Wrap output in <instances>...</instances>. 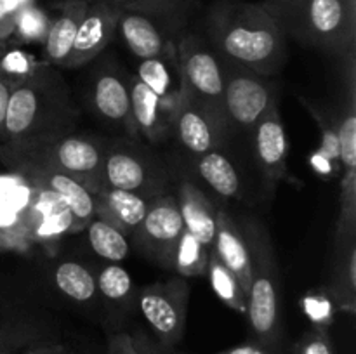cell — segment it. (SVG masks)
Returning a JSON list of instances; mask_svg holds the SVG:
<instances>
[{
	"instance_id": "1",
	"label": "cell",
	"mask_w": 356,
	"mask_h": 354,
	"mask_svg": "<svg viewBox=\"0 0 356 354\" xmlns=\"http://www.w3.org/2000/svg\"><path fill=\"white\" fill-rule=\"evenodd\" d=\"M79 110L72 90L56 66L38 61L7 103L0 134V158L10 165L26 153L75 132Z\"/></svg>"
},
{
	"instance_id": "2",
	"label": "cell",
	"mask_w": 356,
	"mask_h": 354,
	"mask_svg": "<svg viewBox=\"0 0 356 354\" xmlns=\"http://www.w3.org/2000/svg\"><path fill=\"white\" fill-rule=\"evenodd\" d=\"M207 37L221 62L264 76L287 59V37L261 2H219L207 17Z\"/></svg>"
},
{
	"instance_id": "3",
	"label": "cell",
	"mask_w": 356,
	"mask_h": 354,
	"mask_svg": "<svg viewBox=\"0 0 356 354\" xmlns=\"http://www.w3.org/2000/svg\"><path fill=\"white\" fill-rule=\"evenodd\" d=\"M285 37L339 59L355 54L356 0H263Z\"/></svg>"
},
{
	"instance_id": "4",
	"label": "cell",
	"mask_w": 356,
	"mask_h": 354,
	"mask_svg": "<svg viewBox=\"0 0 356 354\" xmlns=\"http://www.w3.org/2000/svg\"><path fill=\"white\" fill-rule=\"evenodd\" d=\"M240 228L250 255L245 316L252 340L282 351L280 269L273 242L263 222L256 217H243Z\"/></svg>"
},
{
	"instance_id": "5",
	"label": "cell",
	"mask_w": 356,
	"mask_h": 354,
	"mask_svg": "<svg viewBox=\"0 0 356 354\" xmlns=\"http://www.w3.org/2000/svg\"><path fill=\"white\" fill-rule=\"evenodd\" d=\"M176 56L183 94L226 132L228 125L225 118V76L221 59L211 45L193 33L177 38Z\"/></svg>"
},
{
	"instance_id": "6",
	"label": "cell",
	"mask_w": 356,
	"mask_h": 354,
	"mask_svg": "<svg viewBox=\"0 0 356 354\" xmlns=\"http://www.w3.org/2000/svg\"><path fill=\"white\" fill-rule=\"evenodd\" d=\"M104 156L106 149L99 144L82 135L70 134L26 153L14 160L9 167L14 169L26 163L59 170L72 176L94 194L104 189Z\"/></svg>"
},
{
	"instance_id": "7",
	"label": "cell",
	"mask_w": 356,
	"mask_h": 354,
	"mask_svg": "<svg viewBox=\"0 0 356 354\" xmlns=\"http://www.w3.org/2000/svg\"><path fill=\"white\" fill-rule=\"evenodd\" d=\"M190 287L186 278L174 276L167 281H155L143 287L138 294V305L143 318L155 333L156 342L174 349L181 342L186 325Z\"/></svg>"
},
{
	"instance_id": "8",
	"label": "cell",
	"mask_w": 356,
	"mask_h": 354,
	"mask_svg": "<svg viewBox=\"0 0 356 354\" xmlns=\"http://www.w3.org/2000/svg\"><path fill=\"white\" fill-rule=\"evenodd\" d=\"M225 118L226 125L254 128L257 121L277 103L275 85L270 76L259 75L240 66L225 65Z\"/></svg>"
},
{
	"instance_id": "9",
	"label": "cell",
	"mask_w": 356,
	"mask_h": 354,
	"mask_svg": "<svg viewBox=\"0 0 356 354\" xmlns=\"http://www.w3.org/2000/svg\"><path fill=\"white\" fill-rule=\"evenodd\" d=\"M183 231L184 222L176 196L160 193L149 198L145 219L132 236L149 257L172 269L174 252Z\"/></svg>"
},
{
	"instance_id": "10",
	"label": "cell",
	"mask_w": 356,
	"mask_h": 354,
	"mask_svg": "<svg viewBox=\"0 0 356 354\" xmlns=\"http://www.w3.org/2000/svg\"><path fill=\"white\" fill-rule=\"evenodd\" d=\"M17 174L38 191H47L58 196L70 212L72 217V233L83 231L90 221L96 217L94 212V194L83 184L73 179L68 174L59 170L47 169L38 165H21L14 167Z\"/></svg>"
},
{
	"instance_id": "11",
	"label": "cell",
	"mask_w": 356,
	"mask_h": 354,
	"mask_svg": "<svg viewBox=\"0 0 356 354\" xmlns=\"http://www.w3.org/2000/svg\"><path fill=\"white\" fill-rule=\"evenodd\" d=\"M120 9L104 0H89L80 23L72 51L63 62V68H82L101 54L117 33Z\"/></svg>"
},
{
	"instance_id": "12",
	"label": "cell",
	"mask_w": 356,
	"mask_h": 354,
	"mask_svg": "<svg viewBox=\"0 0 356 354\" xmlns=\"http://www.w3.org/2000/svg\"><path fill=\"white\" fill-rule=\"evenodd\" d=\"M131 94L132 118L138 134L145 135L152 142H162L170 135L174 128L177 103L156 96L145 85L138 76L127 78Z\"/></svg>"
},
{
	"instance_id": "13",
	"label": "cell",
	"mask_w": 356,
	"mask_h": 354,
	"mask_svg": "<svg viewBox=\"0 0 356 354\" xmlns=\"http://www.w3.org/2000/svg\"><path fill=\"white\" fill-rule=\"evenodd\" d=\"M254 130V149L256 158L266 177L270 187L277 186L287 176L289 141L284 121L280 118L278 104H275L256 124Z\"/></svg>"
},
{
	"instance_id": "14",
	"label": "cell",
	"mask_w": 356,
	"mask_h": 354,
	"mask_svg": "<svg viewBox=\"0 0 356 354\" xmlns=\"http://www.w3.org/2000/svg\"><path fill=\"white\" fill-rule=\"evenodd\" d=\"M172 132L184 151L197 158L218 148L225 135V130L183 92L177 103Z\"/></svg>"
},
{
	"instance_id": "15",
	"label": "cell",
	"mask_w": 356,
	"mask_h": 354,
	"mask_svg": "<svg viewBox=\"0 0 356 354\" xmlns=\"http://www.w3.org/2000/svg\"><path fill=\"white\" fill-rule=\"evenodd\" d=\"M160 177L152 167L129 149L115 148L104 156V187L132 191L152 198L160 194Z\"/></svg>"
},
{
	"instance_id": "16",
	"label": "cell",
	"mask_w": 356,
	"mask_h": 354,
	"mask_svg": "<svg viewBox=\"0 0 356 354\" xmlns=\"http://www.w3.org/2000/svg\"><path fill=\"white\" fill-rule=\"evenodd\" d=\"M92 104L103 120L118 125L129 135H138L132 118L129 82L117 69L104 68L97 73L92 87Z\"/></svg>"
},
{
	"instance_id": "17",
	"label": "cell",
	"mask_w": 356,
	"mask_h": 354,
	"mask_svg": "<svg viewBox=\"0 0 356 354\" xmlns=\"http://www.w3.org/2000/svg\"><path fill=\"white\" fill-rule=\"evenodd\" d=\"M117 31L139 61L165 54L176 44L159 21L134 10H120Z\"/></svg>"
},
{
	"instance_id": "18",
	"label": "cell",
	"mask_w": 356,
	"mask_h": 354,
	"mask_svg": "<svg viewBox=\"0 0 356 354\" xmlns=\"http://www.w3.org/2000/svg\"><path fill=\"white\" fill-rule=\"evenodd\" d=\"M212 248L219 260L235 274L240 287L247 294L250 283L249 246L240 224L225 208H216V238Z\"/></svg>"
},
{
	"instance_id": "19",
	"label": "cell",
	"mask_w": 356,
	"mask_h": 354,
	"mask_svg": "<svg viewBox=\"0 0 356 354\" xmlns=\"http://www.w3.org/2000/svg\"><path fill=\"white\" fill-rule=\"evenodd\" d=\"M149 198L145 194L122 189H104L94 193L96 217L110 222L124 235H134L148 210Z\"/></svg>"
},
{
	"instance_id": "20",
	"label": "cell",
	"mask_w": 356,
	"mask_h": 354,
	"mask_svg": "<svg viewBox=\"0 0 356 354\" xmlns=\"http://www.w3.org/2000/svg\"><path fill=\"white\" fill-rule=\"evenodd\" d=\"M89 0H65L59 3V14L49 24L44 38V62L52 66H63L72 51L80 23L83 19Z\"/></svg>"
},
{
	"instance_id": "21",
	"label": "cell",
	"mask_w": 356,
	"mask_h": 354,
	"mask_svg": "<svg viewBox=\"0 0 356 354\" xmlns=\"http://www.w3.org/2000/svg\"><path fill=\"white\" fill-rule=\"evenodd\" d=\"M176 200L183 215L184 229L197 236L207 248H212L216 238V208L212 201L190 180H181Z\"/></svg>"
},
{
	"instance_id": "22",
	"label": "cell",
	"mask_w": 356,
	"mask_h": 354,
	"mask_svg": "<svg viewBox=\"0 0 356 354\" xmlns=\"http://www.w3.org/2000/svg\"><path fill=\"white\" fill-rule=\"evenodd\" d=\"M138 76L156 96L177 103L183 92L179 65H177L176 44L162 56L152 59H141L138 66Z\"/></svg>"
},
{
	"instance_id": "23",
	"label": "cell",
	"mask_w": 356,
	"mask_h": 354,
	"mask_svg": "<svg viewBox=\"0 0 356 354\" xmlns=\"http://www.w3.org/2000/svg\"><path fill=\"white\" fill-rule=\"evenodd\" d=\"M330 297L334 305L355 314L356 309V239L334 248Z\"/></svg>"
},
{
	"instance_id": "24",
	"label": "cell",
	"mask_w": 356,
	"mask_h": 354,
	"mask_svg": "<svg viewBox=\"0 0 356 354\" xmlns=\"http://www.w3.org/2000/svg\"><path fill=\"white\" fill-rule=\"evenodd\" d=\"M197 170L202 179L222 198H240V177L232 160L226 158L218 148L197 158Z\"/></svg>"
},
{
	"instance_id": "25",
	"label": "cell",
	"mask_w": 356,
	"mask_h": 354,
	"mask_svg": "<svg viewBox=\"0 0 356 354\" xmlns=\"http://www.w3.org/2000/svg\"><path fill=\"white\" fill-rule=\"evenodd\" d=\"M54 283L61 294L75 302H90L97 297L96 276L75 260H65L56 267Z\"/></svg>"
},
{
	"instance_id": "26",
	"label": "cell",
	"mask_w": 356,
	"mask_h": 354,
	"mask_svg": "<svg viewBox=\"0 0 356 354\" xmlns=\"http://www.w3.org/2000/svg\"><path fill=\"white\" fill-rule=\"evenodd\" d=\"M87 239L94 252L110 262L118 264L124 260L129 253V243L124 233L111 226L110 222L99 217H94L87 224Z\"/></svg>"
},
{
	"instance_id": "27",
	"label": "cell",
	"mask_w": 356,
	"mask_h": 354,
	"mask_svg": "<svg viewBox=\"0 0 356 354\" xmlns=\"http://www.w3.org/2000/svg\"><path fill=\"white\" fill-rule=\"evenodd\" d=\"M207 274L209 278H211V285L212 288H214V294L221 298L222 304H226L229 309L245 316L247 294L243 292V288L240 287L235 274L219 260L214 248H211V253H209Z\"/></svg>"
},
{
	"instance_id": "28",
	"label": "cell",
	"mask_w": 356,
	"mask_h": 354,
	"mask_svg": "<svg viewBox=\"0 0 356 354\" xmlns=\"http://www.w3.org/2000/svg\"><path fill=\"white\" fill-rule=\"evenodd\" d=\"M209 253L211 248H207L197 236L184 229L174 252L172 269L176 271L177 276L183 278L205 276L209 267Z\"/></svg>"
},
{
	"instance_id": "29",
	"label": "cell",
	"mask_w": 356,
	"mask_h": 354,
	"mask_svg": "<svg viewBox=\"0 0 356 354\" xmlns=\"http://www.w3.org/2000/svg\"><path fill=\"white\" fill-rule=\"evenodd\" d=\"M120 10H134L146 14L165 24H177L184 19L197 0H104Z\"/></svg>"
},
{
	"instance_id": "30",
	"label": "cell",
	"mask_w": 356,
	"mask_h": 354,
	"mask_svg": "<svg viewBox=\"0 0 356 354\" xmlns=\"http://www.w3.org/2000/svg\"><path fill=\"white\" fill-rule=\"evenodd\" d=\"M356 239V169L343 170L341 180V205L337 215L334 248Z\"/></svg>"
},
{
	"instance_id": "31",
	"label": "cell",
	"mask_w": 356,
	"mask_h": 354,
	"mask_svg": "<svg viewBox=\"0 0 356 354\" xmlns=\"http://www.w3.org/2000/svg\"><path fill=\"white\" fill-rule=\"evenodd\" d=\"M97 294L106 297L111 302H125L132 294L131 274L120 264H108L96 276Z\"/></svg>"
},
{
	"instance_id": "32",
	"label": "cell",
	"mask_w": 356,
	"mask_h": 354,
	"mask_svg": "<svg viewBox=\"0 0 356 354\" xmlns=\"http://www.w3.org/2000/svg\"><path fill=\"white\" fill-rule=\"evenodd\" d=\"M49 24H51V19L45 16L44 10L31 3L19 10L13 35H17L19 40L24 42H44Z\"/></svg>"
},
{
	"instance_id": "33",
	"label": "cell",
	"mask_w": 356,
	"mask_h": 354,
	"mask_svg": "<svg viewBox=\"0 0 356 354\" xmlns=\"http://www.w3.org/2000/svg\"><path fill=\"white\" fill-rule=\"evenodd\" d=\"M299 101L305 104V108L308 110V113L312 115L313 120L318 125L320 132H322V146H320V155L325 156L327 160L334 163V165H339V137H337V125L334 121H330L315 104L308 103L305 97L299 96Z\"/></svg>"
},
{
	"instance_id": "34",
	"label": "cell",
	"mask_w": 356,
	"mask_h": 354,
	"mask_svg": "<svg viewBox=\"0 0 356 354\" xmlns=\"http://www.w3.org/2000/svg\"><path fill=\"white\" fill-rule=\"evenodd\" d=\"M37 59L21 49H13L0 54V73L6 76L14 87L23 83L37 68Z\"/></svg>"
},
{
	"instance_id": "35",
	"label": "cell",
	"mask_w": 356,
	"mask_h": 354,
	"mask_svg": "<svg viewBox=\"0 0 356 354\" xmlns=\"http://www.w3.org/2000/svg\"><path fill=\"white\" fill-rule=\"evenodd\" d=\"M294 354H334V342L329 330L313 326L294 344Z\"/></svg>"
},
{
	"instance_id": "36",
	"label": "cell",
	"mask_w": 356,
	"mask_h": 354,
	"mask_svg": "<svg viewBox=\"0 0 356 354\" xmlns=\"http://www.w3.org/2000/svg\"><path fill=\"white\" fill-rule=\"evenodd\" d=\"M302 307L308 318L313 321V326L329 330L334 319V302L323 295H308L302 301Z\"/></svg>"
},
{
	"instance_id": "37",
	"label": "cell",
	"mask_w": 356,
	"mask_h": 354,
	"mask_svg": "<svg viewBox=\"0 0 356 354\" xmlns=\"http://www.w3.org/2000/svg\"><path fill=\"white\" fill-rule=\"evenodd\" d=\"M35 3L33 0H0V42L13 37L16 17L23 7Z\"/></svg>"
},
{
	"instance_id": "38",
	"label": "cell",
	"mask_w": 356,
	"mask_h": 354,
	"mask_svg": "<svg viewBox=\"0 0 356 354\" xmlns=\"http://www.w3.org/2000/svg\"><path fill=\"white\" fill-rule=\"evenodd\" d=\"M24 219H26L24 212L17 210L13 203L0 196V233L17 236V233L23 231L24 226L28 224Z\"/></svg>"
},
{
	"instance_id": "39",
	"label": "cell",
	"mask_w": 356,
	"mask_h": 354,
	"mask_svg": "<svg viewBox=\"0 0 356 354\" xmlns=\"http://www.w3.org/2000/svg\"><path fill=\"white\" fill-rule=\"evenodd\" d=\"M35 339L38 337H35L33 330L26 328V326H14L0 319V346H13L21 349L24 346H30L31 340Z\"/></svg>"
},
{
	"instance_id": "40",
	"label": "cell",
	"mask_w": 356,
	"mask_h": 354,
	"mask_svg": "<svg viewBox=\"0 0 356 354\" xmlns=\"http://www.w3.org/2000/svg\"><path fill=\"white\" fill-rule=\"evenodd\" d=\"M108 354H141L136 335L127 332L111 333L108 339Z\"/></svg>"
},
{
	"instance_id": "41",
	"label": "cell",
	"mask_w": 356,
	"mask_h": 354,
	"mask_svg": "<svg viewBox=\"0 0 356 354\" xmlns=\"http://www.w3.org/2000/svg\"><path fill=\"white\" fill-rule=\"evenodd\" d=\"M214 354H282V351L264 346V344L256 342V340H249V342L228 347V349L219 351V353Z\"/></svg>"
},
{
	"instance_id": "42",
	"label": "cell",
	"mask_w": 356,
	"mask_h": 354,
	"mask_svg": "<svg viewBox=\"0 0 356 354\" xmlns=\"http://www.w3.org/2000/svg\"><path fill=\"white\" fill-rule=\"evenodd\" d=\"M17 354H73L68 346L61 342H38L33 346H24L23 353Z\"/></svg>"
},
{
	"instance_id": "43",
	"label": "cell",
	"mask_w": 356,
	"mask_h": 354,
	"mask_svg": "<svg viewBox=\"0 0 356 354\" xmlns=\"http://www.w3.org/2000/svg\"><path fill=\"white\" fill-rule=\"evenodd\" d=\"M14 89V83L9 82L6 76L0 73V134H2L3 128V120H6V111H7V103H9V96Z\"/></svg>"
},
{
	"instance_id": "44",
	"label": "cell",
	"mask_w": 356,
	"mask_h": 354,
	"mask_svg": "<svg viewBox=\"0 0 356 354\" xmlns=\"http://www.w3.org/2000/svg\"><path fill=\"white\" fill-rule=\"evenodd\" d=\"M136 340H138L139 353L141 354H167L169 353V347H163L162 344L153 342L152 339H148V335L145 333H136Z\"/></svg>"
},
{
	"instance_id": "45",
	"label": "cell",
	"mask_w": 356,
	"mask_h": 354,
	"mask_svg": "<svg viewBox=\"0 0 356 354\" xmlns=\"http://www.w3.org/2000/svg\"><path fill=\"white\" fill-rule=\"evenodd\" d=\"M312 165L313 169L316 170V172H320L322 176H330L334 170V163L330 162V160H327L325 156L320 155V153H315V155L312 156Z\"/></svg>"
},
{
	"instance_id": "46",
	"label": "cell",
	"mask_w": 356,
	"mask_h": 354,
	"mask_svg": "<svg viewBox=\"0 0 356 354\" xmlns=\"http://www.w3.org/2000/svg\"><path fill=\"white\" fill-rule=\"evenodd\" d=\"M17 245H19L17 236H10V235H3V233H0V250L14 248V246Z\"/></svg>"
},
{
	"instance_id": "47",
	"label": "cell",
	"mask_w": 356,
	"mask_h": 354,
	"mask_svg": "<svg viewBox=\"0 0 356 354\" xmlns=\"http://www.w3.org/2000/svg\"><path fill=\"white\" fill-rule=\"evenodd\" d=\"M17 353H19V347L0 346V354H17Z\"/></svg>"
},
{
	"instance_id": "48",
	"label": "cell",
	"mask_w": 356,
	"mask_h": 354,
	"mask_svg": "<svg viewBox=\"0 0 356 354\" xmlns=\"http://www.w3.org/2000/svg\"><path fill=\"white\" fill-rule=\"evenodd\" d=\"M3 52V42H0V54Z\"/></svg>"
},
{
	"instance_id": "49",
	"label": "cell",
	"mask_w": 356,
	"mask_h": 354,
	"mask_svg": "<svg viewBox=\"0 0 356 354\" xmlns=\"http://www.w3.org/2000/svg\"><path fill=\"white\" fill-rule=\"evenodd\" d=\"M218 2H236V0H218Z\"/></svg>"
},
{
	"instance_id": "50",
	"label": "cell",
	"mask_w": 356,
	"mask_h": 354,
	"mask_svg": "<svg viewBox=\"0 0 356 354\" xmlns=\"http://www.w3.org/2000/svg\"><path fill=\"white\" fill-rule=\"evenodd\" d=\"M167 354H174V349H169V353H167Z\"/></svg>"
}]
</instances>
